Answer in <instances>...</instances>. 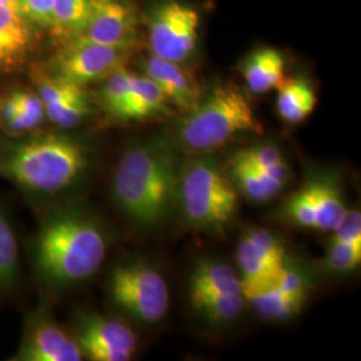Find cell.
Returning a JSON list of instances; mask_svg holds the SVG:
<instances>
[{
	"label": "cell",
	"mask_w": 361,
	"mask_h": 361,
	"mask_svg": "<svg viewBox=\"0 0 361 361\" xmlns=\"http://www.w3.org/2000/svg\"><path fill=\"white\" fill-rule=\"evenodd\" d=\"M32 252L39 279L52 288H65L90 279L102 267L107 237L86 212L55 209L42 219Z\"/></svg>",
	"instance_id": "6da1fadb"
},
{
	"label": "cell",
	"mask_w": 361,
	"mask_h": 361,
	"mask_svg": "<svg viewBox=\"0 0 361 361\" xmlns=\"http://www.w3.org/2000/svg\"><path fill=\"white\" fill-rule=\"evenodd\" d=\"M87 168L89 152L68 135L42 134L0 146V177L31 197L63 193Z\"/></svg>",
	"instance_id": "7a4b0ae2"
},
{
	"label": "cell",
	"mask_w": 361,
	"mask_h": 361,
	"mask_svg": "<svg viewBox=\"0 0 361 361\" xmlns=\"http://www.w3.org/2000/svg\"><path fill=\"white\" fill-rule=\"evenodd\" d=\"M111 190L116 207L131 221L162 222L180 192L176 155L159 141L131 145L118 162Z\"/></svg>",
	"instance_id": "3957f363"
},
{
	"label": "cell",
	"mask_w": 361,
	"mask_h": 361,
	"mask_svg": "<svg viewBox=\"0 0 361 361\" xmlns=\"http://www.w3.org/2000/svg\"><path fill=\"white\" fill-rule=\"evenodd\" d=\"M241 133H262L252 104L234 85H219L186 111L180 121V142L193 152L219 149Z\"/></svg>",
	"instance_id": "277c9868"
},
{
	"label": "cell",
	"mask_w": 361,
	"mask_h": 361,
	"mask_svg": "<svg viewBox=\"0 0 361 361\" xmlns=\"http://www.w3.org/2000/svg\"><path fill=\"white\" fill-rule=\"evenodd\" d=\"M182 207L195 226L221 228L233 219L237 192L219 166L209 159H195L180 178Z\"/></svg>",
	"instance_id": "5b68a950"
},
{
	"label": "cell",
	"mask_w": 361,
	"mask_h": 361,
	"mask_svg": "<svg viewBox=\"0 0 361 361\" xmlns=\"http://www.w3.org/2000/svg\"><path fill=\"white\" fill-rule=\"evenodd\" d=\"M152 55L174 63L193 56L200 35V13L180 0H159L146 16Z\"/></svg>",
	"instance_id": "8992f818"
},
{
	"label": "cell",
	"mask_w": 361,
	"mask_h": 361,
	"mask_svg": "<svg viewBox=\"0 0 361 361\" xmlns=\"http://www.w3.org/2000/svg\"><path fill=\"white\" fill-rule=\"evenodd\" d=\"M110 296L116 307L145 323L162 320L169 310L165 279L145 262L119 264L110 276Z\"/></svg>",
	"instance_id": "52a82bcc"
},
{
	"label": "cell",
	"mask_w": 361,
	"mask_h": 361,
	"mask_svg": "<svg viewBox=\"0 0 361 361\" xmlns=\"http://www.w3.org/2000/svg\"><path fill=\"white\" fill-rule=\"evenodd\" d=\"M133 47L107 46L83 39H71L61 44L44 70L51 75L85 87L125 67Z\"/></svg>",
	"instance_id": "ba28073f"
},
{
	"label": "cell",
	"mask_w": 361,
	"mask_h": 361,
	"mask_svg": "<svg viewBox=\"0 0 361 361\" xmlns=\"http://www.w3.org/2000/svg\"><path fill=\"white\" fill-rule=\"evenodd\" d=\"M83 352L44 308L31 312L13 361H80Z\"/></svg>",
	"instance_id": "9c48e42d"
},
{
	"label": "cell",
	"mask_w": 361,
	"mask_h": 361,
	"mask_svg": "<svg viewBox=\"0 0 361 361\" xmlns=\"http://www.w3.org/2000/svg\"><path fill=\"white\" fill-rule=\"evenodd\" d=\"M78 344L92 361H129L137 350V338L128 325L98 314H82Z\"/></svg>",
	"instance_id": "30bf717a"
},
{
	"label": "cell",
	"mask_w": 361,
	"mask_h": 361,
	"mask_svg": "<svg viewBox=\"0 0 361 361\" xmlns=\"http://www.w3.org/2000/svg\"><path fill=\"white\" fill-rule=\"evenodd\" d=\"M138 27L140 15L134 0H94L90 18L75 39L134 49Z\"/></svg>",
	"instance_id": "8fae6325"
},
{
	"label": "cell",
	"mask_w": 361,
	"mask_h": 361,
	"mask_svg": "<svg viewBox=\"0 0 361 361\" xmlns=\"http://www.w3.org/2000/svg\"><path fill=\"white\" fill-rule=\"evenodd\" d=\"M37 28L18 8L0 6V75L26 65L35 49Z\"/></svg>",
	"instance_id": "7c38bea8"
},
{
	"label": "cell",
	"mask_w": 361,
	"mask_h": 361,
	"mask_svg": "<svg viewBox=\"0 0 361 361\" xmlns=\"http://www.w3.org/2000/svg\"><path fill=\"white\" fill-rule=\"evenodd\" d=\"M143 75L152 79L164 92L169 104L180 111H189L202 98L200 86L193 77L180 66L150 55L143 62Z\"/></svg>",
	"instance_id": "4fadbf2b"
},
{
	"label": "cell",
	"mask_w": 361,
	"mask_h": 361,
	"mask_svg": "<svg viewBox=\"0 0 361 361\" xmlns=\"http://www.w3.org/2000/svg\"><path fill=\"white\" fill-rule=\"evenodd\" d=\"M237 261L241 269V290L247 300L274 286L283 274V271L271 268L247 235L241 240L238 245Z\"/></svg>",
	"instance_id": "5bb4252c"
},
{
	"label": "cell",
	"mask_w": 361,
	"mask_h": 361,
	"mask_svg": "<svg viewBox=\"0 0 361 361\" xmlns=\"http://www.w3.org/2000/svg\"><path fill=\"white\" fill-rule=\"evenodd\" d=\"M284 67L281 52L274 49L265 47L253 52L243 66L247 89L255 94L279 89L285 80Z\"/></svg>",
	"instance_id": "9a60e30c"
},
{
	"label": "cell",
	"mask_w": 361,
	"mask_h": 361,
	"mask_svg": "<svg viewBox=\"0 0 361 361\" xmlns=\"http://www.w3.org/2000/svg\"><path fill=\"white\" fill-rule=\"evenodd\" d=\"M243 293L241 281L232 267L216 261H202L190 277V297Z\"/></svg>",
	"instance_id": "2e32d148"
},
{
	"label": "cell",
	"mask_w": 361,
	"mask_h": 361,
	"mask_svg": "<svg viewBox=\"0 0 361 361\" xmlns=\"http://www.w3.org/2000/svg\"><path fill=\"white\" fill-rule=\"evenodd\" d=\"M165 113H169V101L164 92L146 75H135L129 98L118 119L137 121Z\"/></svg>",
	"instance_id": "e0dca14e"
},
{
	"label": "cell",
	"mask_w": 361,
	"mask_h": 361,
	"mask_svg": "<svg viewBox=\"0 0 361 361\" xmlns=\"http://www.w3.org/2000/svg\"><path fill=\"white\" fill-rule=\"evenodd\" d=\"M317 104L314 90L302 78H290L279 87L277 110L289 123H300L313 113Z\"/></svg>",
	"instance_id": "ac0fdd59"
},
{
	"label": "cell",
	"mask_w": 361,
	"mask_h": 361,
	"mask_svg": "<svg viewBox=\"0 0 361 361\" xmlns=\"http://www.w3.org/2000/svg\"><path fill=\"white\" fill-rule=\"evenodd\" d=\"M94 0H55L50 32L62 43L75 39L86 26Z\"/></svg>",
	"instance_id": "d6986e66"
},
{
	"label": "cell",
	"mask_w": 361,
	"mask_h": 361,
	"mask_svg": "<svg viewBox=\"0 0 361 361\" xmlns=\"http://www.w3.org/2000/svg\"><path fill=\"white\" fill-rule=\"evenodd\" d=\"M310 186L317 207L316 229L334 232L347 212L337 185L334 180L323 178L312 180Z\"/></svg>",
	"instance_id": "ffe728a7"
},
{
	"label": "cell",
	"mask_w": 361,
	"mask_h": 361,
	"mask_svg": "<svg viewBox=\"0 0 361 361\" xmlns=\"http://www.w3.org/2000/svg\"><path fill=\"white\" fill-rule=\"evenodd\" d=\"M19 246L13 225L0 207V295L8 293L19 279Z\"/></svg>",
	"instance_id": "44dd1931"
},
{
	"label": "cell",
	"mask_w": 361,
	"mask_h": 361,
	"mask_svg": "<svg viewBox=\"0 0 361 361\" xmlns=\"http://www.w3.org/2000/svg\"><path fill=\"white\" fill-rule=\"evenodd\" d=\"M253 307L265 317L269 319H288L296 314L304 304L305 292L289 293L280 290L276 286L249 298Z\"/></svg>",
	"instance_id": "7402d4cb"
},
{
	"label": "cell",
	"mask_w": 361,
	"mask_h": 361,
	"mask_svg": "<svg viewBox=\"0 0 361 361\" xmlns=\"http://www.w3.org/2000/svg\"><path fill=\"white\" fill-rule=\"evenodd\" d=\"M232 174L243 193L256 202L268 201L281 190L259 169L237 158H233Z\"/></svg>",
	"instance_id": "603a6c76"
},
{
	"label": "cell",
	"mask_w": 361,
	"mask_h": 361,
	"mask_svg": "<svg viewBox=\"0 0 361 361\" xmlns=\"http://www.w3.org/2000/svg\"><path fill=\"white\" fill-rule=\"evenodd\" d=\"M192 302L212 322H231L243 313L245 298L243 293H219L192 298Z\"/></svg>",
	"instance_id": "cb8c5ba5"
},
{
	"label": "cell",
	"mask_w": 361,
	"mask_h": 361,
	"mask_svg": "<svg viewBox=\"0 0 361 361\" xmlns=\"http://www.w3.org/2000/svg\"><path fill=\"white\" fill-rule=\"evenodd\" d=\"M134 77L135 74L130 73L125 67H121L109 77L104 78V86L101 90V102L111 116L119 118V114L129 98Z\"/></svg>",
	"instance_id": "d4e9b609"
},
{
	"label": "cell",
	"mask_w": 361,
	"mask_h": 361,
	"mask_svg": "<svg viewBox=\"0 0 361 361\" xmlns=\"http://www.w3.org/2000/svg\"><path fill=\"white\" fill-rule=\"evenodd\" d=\"M46 118L61 129L75 128L83 122L91 113V102L89 95L79 98L67 104L44 109Z\"/></svg>",
	"instance_id": "484cf974"
},
{
	"label": "cell",
	"mask_w": 361,
	"mask_h": 361,
	"mask_svg": "<svg viewBox=\"0 0 361 361\" xmlns=\"http://www.w3.org/2000/svg\"><path fill=\"white\" fill-rule=\"evenodd\" d=\"M286 214L300 226L317 228V207L310 183L290 197L285 205Z\"/></svg>",
	"instance_id": "4316f807"
},
{
	"label": "cell",
	"mask_w": 361,
	"mask_h": 361,
	"mask_svg": "<svg viewBox=\"0 0 361 361\" xmlns=\"http://www.w3.org/2000/svg\"><path fill=\"white\" fill-rule=\"evenodd\" d=\"M326 262L336 271H349L356 269L361 262V243L341 241L332 238Z\"/></svg>",
	"instance_id": "83f0119b"
},
{
	"label": "cell",
	"mask_w": 361,
	"mask_h": 361,
	"mask_svg": "<svg viewBox=\"0 0 361 361\" xmlns=\"http://www.w3.org/2000/svg\"><path fill=\"white\" fill-rule=\"evenodd\" d=\"M247 238L257 247L261 256L267 259L273 269L277 271H284L286 267V256L283 245L271 233L256 229L246 234Z\"/></svg>",
	"instance_id": "f1b7e54d"
},
{
	"label": "cell",
	"mask_w": 361,
	"mask_h": 361,
	"mask_svg": "<svg viewBox=\"0 0 361 361\" xmlns=\"http://www.w3.org/2000/svg\"><path fill=\"white\" fill-rule=\"evenodd\" d=\"M55 0H18V10L38 28H51Z\"/></svg>",
	"instance_id": "f546056e"
},
{
	"label": "cell",
	"mask_w": 361,
	"mask_h": 361,
	"mask_svg": "<svg viewBox=\"0 0 361 361\" xmlns=\"http://www.w3.org/2000/svg\"><path fill=\"white\" fill-rule=\"evenodd\" d=\"M234 158L257 169L269 168L283 161L280 152L274 146H255L238 152Z\"/></svg>",
	"instance_id": "4dcf8cb0"
},
{
	"label": "cell",
	"mask_w": 361,
	"mask_h": 361,
	"mask_svg": "<svg viewBox=\"0 0 361 361\" xmlns=\"http://www.w3.org/2000/svg\"><path fill=\"white\" fill-rule=\"evenodd\" d=\"M18 104V111L30 118L34 125L38 128L39 125L46 119L44 104L40 101L38 94L28 92V91H13L11 92Z\"/></svg>",
	"instance_id": "1f68e13d"
},
{
	"label": "cell",
	"mask_w": 361,
	"mask_h": 361,
	"mask_svg": "<svg viewBox=\"0 0 361 361\" xmlns=\"http://www.w3.org/2000/svg\"><path fill=\"white\" fill-rule=\"evenodd\" d=\"M336 240L361 243V214L359 210H347L345 216L336 228Z\"/></svg>",
	"instance_id": "d6a6232c"
},
{
	"label": "cell",
	"mask_w": 361,
	"mask_h": 361,
	"mask_svg": "<svg viewBox=\"0 0 361 361\" xmlns=\"http://www.w3.org/2000/svg\"><path fill=\"white\" fill-rule=\"evenodd\" d=\"M0 6L18 8V0H0Z\"/></svg>",
	"instance_id": "836d02e7"
}]
</instances>
